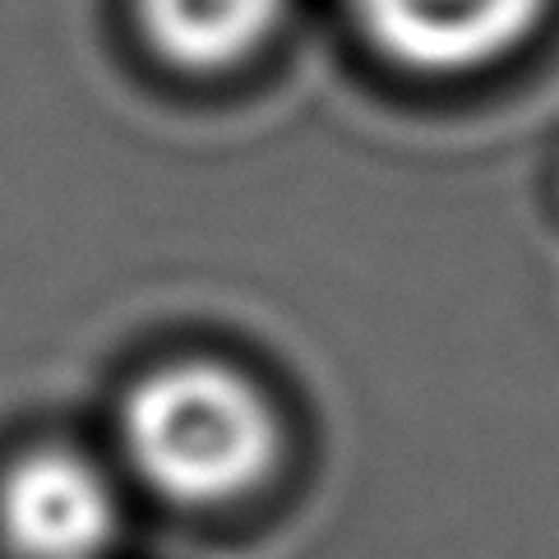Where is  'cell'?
<instances>
[{
    "instance_id": "cell-1",
    "label": "cell",
    "mask_w": 559,
    "mask_h": 559,
    "mask_svg": "<svg viewBox=\"0 0 559 559\" xmlns=\"http://www.w3.org/2000/svg\"><path fill=\"white\" fill-rule=\"evenodd\" d=\"M121 453L134 481L176 509H227L273 476L283 421L246 370L190 356L139 374L121 397Z\"/></svg>"
},
{
    "instance_id": "cell-2",
    "label": "cell",
    "mask_w": 559,
    "mask_h": 559,
    "mask_svg": "<svg viewBox=\"0 0 559 559\" xmlns=\"http://www.w3.org/2000/svg\"><path fill=\"white\" fill-rule=\"evenodd\" d=\"M121 536V495L88 453L37 444L0 476V542L14 559H103Z\"/></svg>"
},
{
    "instance_id": "cell-3",
    "label": "cell",
    "mask_w": 559,
    "mask_h": 559,
    "mask_svg": "<svg viewBox=\"0 0 559 559\" xmlns=\"http://www.w3.org/2000/svg\"><path fill=\"white\" fill-rule=\"evenodd\" d=\"M550 0H347L366 43L416 74H472L504 61Z\"/></svg>"
},
{
    "instance_id": "cell-4",
    "label": "cell",
    "mask_w": 559,
    "mask_h": 559,
    "mask_svg": "<svg viewBox=\"0 0 559 559\" xmlns=\"http://www.w3.org/2000/svg\"><path fill=\"white\" fill-rule=\"evenodd\" d=\"M292 0H134L139 28L167 66L217 74L250 61Z\"/></svg>"
}]
</instances>
